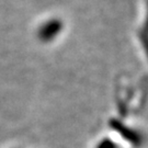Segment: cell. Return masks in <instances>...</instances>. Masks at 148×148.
<instances>
[{
	"label": "cell",
	"mask_w": 148,
	"mask_h": 148,
	"mask_svg": "<svg viewBox=\"0 0 148 148\" xmlns=\"http://www.w3.org/2000/svg\"><path fill=\"white\" fill-rule=\"evenodd\" d=\"M63 29V23L57 19H53L51 21L44 23L37 32V37L42 42H49L57 36Z\"/></svg>",
	"instance_id": "cell-1"
},
{
	"label": "cell",
	"mask_w": 148,
	"mask_h": 148,
	"mask_svg": "<svg viewBox=\"0 0 148 148\" xmlns=\"http://www.w3.org/2000/svg\"><path fill=\"white\" fill-rule=\"evenodd\" d=\"M110 125H111L115 131H117V132L120 133L124 138H126V139H128V140H131V142L134 144L139 143V136H138L134 131H132L131 128H128V127L125 126L122 122L113 119V120L110 121Z\"/></svg>",
	"instance_id": "cell-2"
},
{
	"label": "cell",
	"mask_w": 148,
	"mask_h": 148,
	"mask_svg": "<svg viewBox=\"0 0 148 148\" xmlns=\"http://www.w3.org/2000/svg\"><path fill=\"white\" fill-rule=\"evenodd\" d=\"M139 38H140V42L143 44L144 49H145L148 57V33H146L145 31L139 32Z\"/></svg>",
	"instance_id": "cell-3"
},
{
	"label": "cell",
	"mask_w": 148,
	"mask_h": 148,
	"mask_svg": "<svg viewBox=\"0 0 148 148\" xmlns=\"http://www.w3.org/2000/svg\"><path fill=\"white\" fill-rule=\"evenodd\" d=\"M144 31L148 33V13H147V18H146V22H145V30Z\"/></svg>",
	"instance_id": "cell-4"
}]
</instances>
